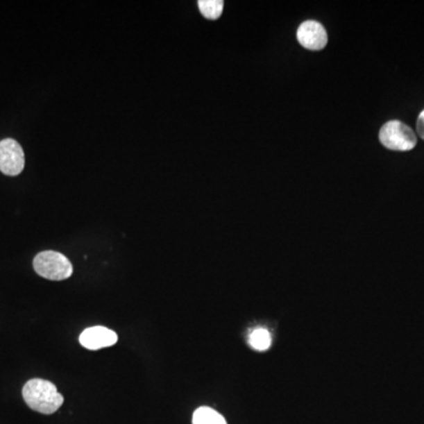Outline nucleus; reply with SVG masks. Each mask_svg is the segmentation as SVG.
<instances>
[{
  "label": "nucleus",
  "instance_id": "1",
  "mask_svg": "<svg viewBox=\"0 0 424 424\" xmlns=\"http://www.w3.org/2000/svg\"><path fill=\"white\" fill-rule=\"evenodd\" d=\"M23 398L32 410L44 415L55 414L64 403V397L58 393L56 385L40 378H33L25 383Z\"/></svg>",
  "mask_w": 424,
  "mask_h": 424
},
{
  "label": "nucleus",
  "instance_id": "4",
  "mask_svg": "<svg viewBox=\"0 0 424 424\" xmlns=\"http://www.w3.org/2000/svg\"><path fill=\"white\" fill-rule=\"evenodd\" d=\"M25 167V155L17 140L6 138L0 142V171L18 176Z\"/></svg>",
  "mask_w": 424,
  "mask_h": 424
},
{
  "label": "nucleus",
  "instance_id": "6",
  "mask_svg": "<svg viewBox=\"0 0 424 424\" xmlns=\"http://www.w3.org/2000/svg\"><path fill=\"white\" fill-rule=\"evenodd\" d=\"M117 341L118 336L115 331L101 325L87 328L79 336V342L89 350H99L115 346Z\"/></svg>",
  "mask_w": 424,
  "mask_h": 424
},
{
  "label": "nucleus",
  "instance_id": "3",
  "mask_svg": "<svg viewBox=\"0 0 424 424\" xmlns=\"http://www.w3.org/2000/svg\"><path fill=\"white\" fill-rule=\"evenodd\" d=\"M380 140L385 148L395 151L413 150L417 143L413 130L398 121H390L382 126Z\"/></svg>",
  "mask_w": 424,
  "mask_h": 424
},
{
  "label": "nucleus",
  "instance_id": "9",
  "mask_svg": "<svg viewBox=\"0 0 424 424\" xmlns=\"http://www.w3.org/2000/svg\"><path fill=\"white\" fill-rule=\"evenodd\" d=\"M250 346L258 351H264L271 346V336L265 329H256L249 336Z\"/></svg>",
  "mask_w": 424,
  "mask_h": 424
},
{
  "label": "nucleus",
  "instance_id": "5",
  "mask_svg": "<svg viewBox=\"0 0 424 424\" xmlns=\"http://www.w3.org/2000/svg\"><path fill=\"white\" fill-rule=\"evenodd\" d=\"M297 40L307 50H323L328 43V35L322 24L307 20L300 24L297 30Z\"/></svg>",
  "mask_w": 424,
  "mask_h": 424
},
{
  "label": "nucleus",
  "instance_id": "8",
  "mask_svg": "<svg viewBox=\"0 0 424 424\" xmlns=\"http://www.w3.org/2000/svg\"><path fill=\"white\" fill-rule=\"evenodd\" d=\"M199 11L207 19L216 20L222 15L224 1L222 0H199Z\"/></svg>",
  "mask_w": 424,
  "mask_h": 424
},
{
  "label": "nucleus",
  "instance_id": "10",
  "mask_svg": "<svg viewBox=\"0 0 424 424\" xmlns=\"http://www.w3.org/2000/svg\"><path fill=\"white\" fill-rule=\"evenodd\" d=\"M416 128L418 136H420L422 139H424V110L420 113L418 118H417Z\"/></svg>",
  "mask_w": 424,
  "mask_h": 424
},
{
  "label": "nucleus",
  "instance_id": "2",
  "mask_svg": "<svg viewBox=\"0 0 424 424\" xmlns=\"http://www.w3.org/2000/svg\"><path fill=\"white\" fill-rule=\"evenodd\" d=\"M33 268L40 276L50 280H67L74 273L71 262L62 253L47 250L33 260Z\"/></svg>",
  "mask_w": 424,
  "mask_h": 424
},
{
  "label": "nucleus",
  "instance_id": "7",
  "mask_svg": "<svg viewBox=\"0 0 424 424\" xmlns=\"http://www.w3.org/2000/svg\"><path fill=\"white\" fill-rule=\"evenodd\" d=\"M194 424H228L226 418L209 407H201L194 413Z\"/></svg>",
  "mask_w": 424,
  "mask_h": 424
}]
</instances>
